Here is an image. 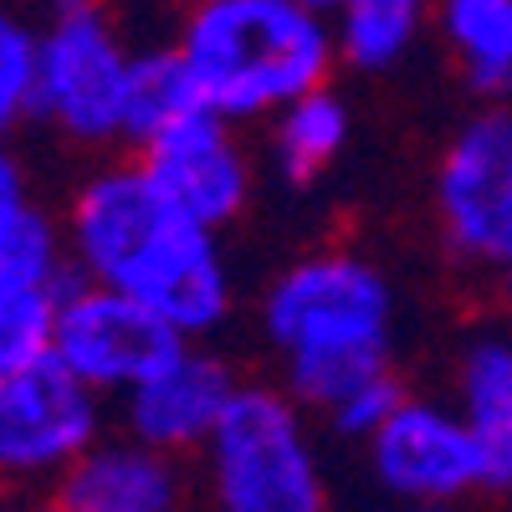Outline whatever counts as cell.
<instances>
[{
  "mask_svg": "<svg viewBox=\"0 0 512 512\" xmlns=\"http://www.w3.org/2000/svg\"><path fill=\"white\" fill-rule=\"evenodd\" d=\"M67 256L82 277L149 303L185 338L221 333L236 287L216 231L169 200L144 164H103L67 205Z\"/></svg>",
  "mask_w": 512,
  "mask_h": 512,
  "instance_id": "obj_1",
  "label": "cell"
},
{
  "mask_svg": "<svg viewBox=\"0 0 512 512\" xmlns=\"http://www.w3.org/2000/svg\"><path fill=\"white\" fill-rule=\"evenodd\" d=\"M395 323V282L344 246L297 256L262 292V338L282 359V390L323 420L395 369Z\"/></svg>",
  "mask_w": 512,
  "mask_h": 512,
  "instance_id": "obj_2",
  "label": "cell"
},
{
  "mask_svg": "<svg viewBox=\"0 0 512 512\" xmlns=\"http://www.w3.org/2000/svg\"><path fill=\"white\" fill-rule=\"evenodd\" d=\"M175 52L200 108L256 123L333 77V21L303 0H190Z\"/></svg>",
  "mask_w": 512,
  "mask_h": 512,
  "instance_id": "obj_3",
  "label": "cell"
},
{
  "mask_svg": "<svg viewBox=\"0 0 512 512\" xmlns=\"http://www.w3.org/2000/svg\"><path fill=\"white\" fill-rule=\"evenodd\" d=\"M200 456L216 512H328L323 461L287 390L241 384Z\"/></svg>",
  "mask_w": 512,
  "mask_h": 512,
  "instance_id": "obj_4",
  "label": "cell"
},
{
  "mask_svg": "<svg viewBox=\"0 0 512 512\" xmlns=\"http://www.w3.org/2000/svg\"><path fill=\"white\" fill-rule=\"evenodd\" d=\"M134 52L103 6H62L41 26L36 118H47L77 149H108L123 139V103Z\"/></svg>",
  "mask_w": 512,
  "mask_h": 512,
  "instance_id": "obj_5",
  "label": "cell"
},
{
  "mask_svg": "<svg viewBox=\"0 0 512 512\" xmlns=\"http://www.w3.org/2000/svg\"><path fill=\"white\" fill-rule=\"evenodd\" d=\"M185 344H195V338L169 328L149 303H139V297H128L118 287H103L93 277H82L77 287H62L52 359H62L98 395L123 400L134 384L159 374Z\"/></svg>",
  "mask_w": 512,
  "mask_h": 512,
  "instance_id": "obj_6",
  "label": "cell"
},
{
  "mask_svg": "<svg viewBox=\"0 0 512 512\" xmlns=\"http://www.w3.org/2000/svg\"><path fill=\"white\" fill-rule=\"evenodd\" d=\"M98 390H88L62 359H36L0 374V482H57L103 436Z\"/></svg>",
  "mask_w": 512,
  "mask_h": 512,
  "instance_id": "obj_7",
  "label": "cell"
},
{
  "mask_svg": "<svg viewBox=\"0 0 512 512\" xmlns=\"http://www.w3.org/2000/svg\"><path fill=\"white\" fill-rule=\"evenodd\" d=\"M369 472L400 502H466L487 492V461L456 400L410 395L364 436Z\"/></svg>",
  "mask_w": 512,
  "mask_h": 512,
  "instance_id": "obj_8",
  "label": "cell"
},
{
  "mask_svg": "<svg viewBox=\"0 0 512 512\" xmlns=\"http://www.w3.org/2000/svg\"><path fill=\"white\" fill-rule=\"evenodd\" d=\"M431 205L446 246L461 262H492L512 221V108H477L446 139Z\"/></svg>",
  "mask_w": 512,
  "mask_h": 512,
  "instance_id": "obj_9",
  "label": "cell"
},
{
  "mask_svg": "<svg viewBox=\"0 0 512 512\" xmlns=\"http://www.w3.org/2000/svg\"><path fill=\"white\" fill-rule=\"evenodd\" d=\"M236 128L241 123L210 108H190L164 134L139 144L144 175L210 231L241 221V210L251 205V154Z\"/></svg>",
  "mask_w": 512,
  "mask_h": 512,
  "instance_id": "obj_10",
  "label": "cell"
},
{
  "mask_svg": "<svg viewBox=\"0 0 512 512\" xmlns=\"http://www.w3.org/2000/svg\"><path fill=\"white\" fill-rule=\"evenodd\" d=\"M241 390V379L221 354H210L200 344H185L159 374L123 395V431L139 436L169 456L205 451V441L216 436V425Z\"/></svg>",
  "mask_w": 512,
  "mask_h": 512,
  "instance_id": "obj_11",
  "label": "cell"
},
{
  "mask_svg": "<svg viewBox=\"0 0 512 512\" xmlns=\"http://www.w3.org/2000/svg\"><path fill=\"white\" fill-rule=\"evenodd\" d=\"M185 472L139 436H98L52 482V512H180Z\"/></svg>",
  "mask_w": 512,
  "mask_h": 512,
  "instance_id": "obj_12",
  "label": "cell"
},
{
  "mask_svg": "<svg viewBox=\"0 0 512 512\" xmlns=\"http://www.w3.org/2000/svg\"><path fill=\"white\" fill-rule=\"evenodd\" d=\"M456 410L487 461V492H512V333L482 328L456 354Z\"/></svg>",
  "mask_w": 512,
  "mask_h": 512,
  "instance_id": "obj_13",
  "label": "cell"
},
{
  "mask_svg": "<svg viewBox=\"0 0 512 512\" xmlns=\"http://www.w3.org/2000/svg\"><path fill=\"white\" fill-rule=\"evenodd\" d=\"M436 26L472 93L502 98L512 88V0H441Z\"/></svg>",
  "mask_w": 512,
  "mask_h": 512,
  "instance_id": "obj_14",
  "label": "cell"
},
{
  "mask_svg": "<svg viewBox=\"0 0 512 512\" xmlns=\"http://www.w3.org/2000/svg\"><path fill=\"white\" fill-rule=\"evenodd\" d=\"M267 123H272V159L297 185L328 175L354 139V113L328 82L303 98H292L287 108H277Z\"/></svg>",
  "mask_w": 512,
  "mask_h": 512,
  "instance_id": "obj_15",
  "label": "cell"
},
{
  "mask_svg": "<svg viewBox=\"0 0 512 512\" xmlns=\"http://www.w3.org/2000/svg\"><path fill=\"white\" fill-rule=\"evenodd\" d=\"M328 21L338 62L364 77H379L415 52L425 21H431V0H344Z\"/></svg>",
  "mask_w": 512,
  "mask_h": 512,
  "instance_id": "obj_16",
  "label": "cell"
},
{
  "mask_svg": "<svg viewBox=\"0 0 512 512\" xmlns=\"http://www.w3.org/2000/svg\"><path fill=\"white\" fill-rule=\"evenodd\" d=\"M190 108H200L195 82L180 62L175 47L159 52H134V72H128V103H123V139L128 144H149L154 134H164L175 118H185Z\"/></svg>",
  "mask_w": 512,
  "mask_h": 512,
  "instance_id": "obj_17",
  "label": "cell"
},
{
  "mask_svg": "<svg viewBox=\"0 0 512 512\" xmlns=\"http://www.w3.org/2000/svg\"><path fill=\"white\" fill-rule=\"evenodd\" d=\"M67 236L41 205H21L0 221V287H57Z\"/></svg>",
  "mask_w": 512,
  "mask_h": 512,
  "instance_id": "obj_18",
  "label": "cell"
},
{
  "mask_svg": "<svg viewBox=\"0 0 512 512\" xmlns=\"http://www.w3.org/2000/svg\"><path fill=\"white\" fill-rule=\"evenodd\" d=\"M57 308H62V282L57 287H0V374L52 359Z\"/></svg>",
  "mask_w": 512,
  "mask_h": 512,
  "instance_id": "obj_19",
  "label": "cell"
},
{
  "mask_svg": "<svg viewBox=\"0 0 512 512\" xmlns=\"http://www.w3.org/2000/svg\"><path fill=\"white\" fill-rule=\"evenodd\" d=\"M36 57H41V26L0 6V139L26 113H36Z\"/></svg>",
  "mask_w": 512,
  "mask_h": 512,
  "instance_id": "obj_20",
  "label": "cell"
},
{
  "mask_svg": "<svg viewBox=\"0 0 512 512\" xmlns=\"http://www.w3.org/2000/svg\"><path fill=\"white\" fill-rule=\"evenodd\" d=\"M400 400H405V384H400V374L390 369V374L369 379L364 390H354L344 405H338V410L328 415V425H333L338 436H359V441H364V436H369L374 425H379L384 415H390Z\"/></svg>",
  "mask_w": 512,
  "mask_h": 512,
  "instance_id": "obj_21",
  "label": "cell"
},
{
  "mask_svg": "<svg viewBox=\"0 0 512 512\" xmlns=\"http://www.w3.org/2000/svg\"><path fill=\"white\" fill-rule=\"evenodd\" d=\"M21 205H31V185H26V169L11 154V144L0 139V221H11Z\"/></svg>",
  "mask_w": 512,
  "mask_h": 512,
  "instance_id": "obj_22",
  "label": "cell"
},
{
  "mask_svg": "<svg viewBox=\"0 0 512 512\" xmlns=\"http://www.w3.org/2000/svg\"><path fill=\"white\" fill-rule=\"evenodd\" d=\"M492 267H497L502 277H512V221H507V231H502V241H497V256H492Z\"/></svg>",
  "mask_w": 512,
  "mask_h": 512,
  "instance_id": "obj_23",
  "label": "cell"
},
{
  "mask_svg": "<svg viewBox=\"0 0 512 512\" xmlns=\"http://www.w3.org/2000/svg\"><path fill=\"white\" fill-rule=\"evenodd\" d=\"M405 512H461V502H405Z\"/></svg>",
  "mask_w": 512,
  "mask_h": 512,
  "instance_id": "obj_24",
  "label": "cell"
},
{
  "mask_svg": "<svg viewBox=\"0 0 512 512\" xmlns=\"http://www.w3.org/2000/svg\"><path fill=\"white\" fill-rule=\"evenodd\" d=\"M303 6H313V11H323V16H333L338 6H344V0H303Z\"/></svg>",
  "mask_w": 512,
  "mask_h": 512,
  "instance_id": "obj_25",
  "label": "cell"
},
{
  "mask_svg": "<svg viewBox=\"0 0 512 512\" xmlns=\"http://www.w3.org/2000/svg\"><path fill=\"white\" fill-rule=\"evenodd\" d=\"M0 512H26L21 502H11V497H0Z\"/></svg>",
  "mask_w": 512,
  "mask_h": 512,
  "instance_id": "obj_26",
  "label": "cell"
},
{
  "mask_svg": "<svg viewBox=\"0 0 512 512\" xmlns=\"http://www.w3.org/2000/svg\"><path fill=\"white\" fill-rule=\"evenodd\" d=\"M52 6L62 11V6H88V0H52Z\"/></svg>",
  "mask_w": 512,
  "mask_h": 512,
  "instance_id": "obj_27",
  "label": "cell"
}]
</instances>
